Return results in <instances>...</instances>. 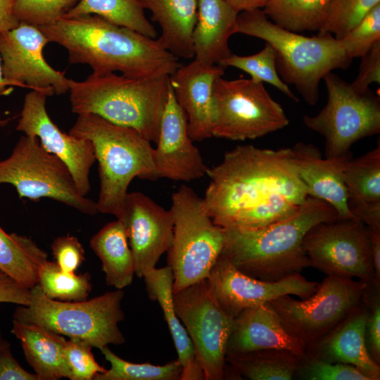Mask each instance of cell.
I'll use <instances>...</instances> for the list:
<instances>
[{
  "instance_id": "cell-4",
  "label": "cell",
  "mask_w": 380,
  "mask_h": 380,
  "mask_svg": "<svg viewBox=\"0 0 380 380\" xmlns=\"http://www.w3.org/2000/svg\"><path fill=\"white\" fill-rule=\"evenodd\" d=\"M169 76L133 77L92 72L83 81L70 79L72 112L99 116L134 129L156 143L170 87Z\"/></svg>"
},
{
  "instance_id": "cell-31",
  "label": "cell",
  "mask_w": 380,
  "mask_h": 380,
  "mask_svg": "<svg viewBox=\"0 0 380 380\" xmlns=\"http://www.w3.org/2000/svg\"><path fill=\"white\" fill-rule=\"evenodd\" d=\"M96 15L114 24L155 39L157 32L144 14L139 0H80L62 18Z\"/></svg>"
},
{
  "instance_id": "cell-7",
  "label": "cell",
  "mask_w": 380,
  "mask_h": 380,
  "mask_svg": "<svg viewBox=\"0 0 380 380\" xmlns=\"http://www.w3.org/2000/svg\"><path fill=\"white\" fill-rule=\"evenodd\" d=\"M123 296L122 289H116L90 300L61 301L46 297L37 284L30 289L29 304L17 308L13 317L20 322L84 340L101 349L125 342L118 327L125 317L121 307Z\"/></svg>"
},
{
  "instance_id": "cell-1",
  "label": "cell",
  "mask_w": 380,
  "mask_h": 380,
  "mask_svg": "<svg viewBox=\"0 0 380 380\" xmlns=\"http://www.w3.org/2000/svg\"><path fill=\"white\" fill-rule=\"evenodd\" d=\"M203 198L213 221L224 229L267 226L296 212L309 196L291 148L239 145L210 168Z\"/></svg>"
},
{
  "instance_id": "cell-13",
  "label": "cell",
  "mask_w": 380,
  "mask_h": 380,
  "mask_svg": "<svg viewBox=\"0 0 380 380\" xmlns=\"http://www.w3.org/2000/svg\"><path fill=\"white\" fill-rule=\"evenodd\" d=\"M173 302L205 380L224 379L227 346L234 318L215 301L205 279L173 293Z\"/></svg>"
},
{
  "instance_id": "cell-16",
  "label": "cell",
  "mask_w": 380,
  "mask_h": 380,
  "mask_svg": "<svg viewBox=\"0 0 380 380\" xmlns=\"http://www.w3.org/2000/svg\"><path fill=\"white\" fill-rule=\"evenodd\" d=\"M50 41L39 27L20 23L0 32V57L4 77L18 84L45 94L61 95L69 91L65 72L53 69L43 50Z\"/></svg>"
},
{
  "instance_id": "cell-43",
  "label": "cell",
  "mask_w": 380,
  "mask_h": 380,
  "mask_svg": "<svg viewBox=\"0 0 380 380\" xmlns=\"http://www.w3.org/2000/svg\"><path fill=\"white\" fill-rule=\"evenodd\" d=\"M372 286L369 287L365 296L369 307L365 338L372 358L380 365V301L379 291L372 295Z\"/></svg>"
},
{
  "instance_id": "cell-23",
  "label": "cell",
  "mask_w": 380,
  "mask_h": 380,
  "mask_svg": "<svg viewBox=\"0 0 380 380\" xmlns=\"http://www.w3.org/2000/svg\"><path fill=\"white\" fill-rule=\"evenodd\" d=\"M299 177L309 196L331 205L341 220L356 219L348 206L343 171L352 157L323 158L315 145L298 142L291 148Z\"/></svg>"
},
{
  "instance_id": "cell-24",
  "label": "cell",
  "mask_w": 380,
  "mask_h": 380,
  "mask_svg": "<svg viewBox=\"0 0 380 380\" xmlns=\"http://www.w3.org/2000/svg\"><path fill=\"white\" fill-rule=\"evenodd\" d=\"M197 2V19L192 35L194 59L220 65L232 53L228 42L235 34L239 13L226 0Z\"/></svg>"
},
{
  "instance_id": "cell-50",
  "label": "cell",
  "mask_w": 380,
  "mask_h": 380,
  "mask_svg": "<svg viewBox=\"0 0 380 380\" xmlns=\"http://www.w3.org/2000/svg\"><path fill=\"white\" fill-rule=\"evenodd\" d=\"M13 87H18L12 81L6 79L3 75L1 61L0 57V96H7L13 91Z\"/></svg>"
},
{
  "instance_id": "cell-5",
  "label": "cell",
  "mask_w": 380,
  "mask_h": 380,
  "mask_svg": "<svg viewBox=\"0 0 380 380\" xmlns=\"http://www.w3.org/2000/svg\"><path fill=\"white\" fill-rule=\"evenodd\" d=\"M234 32L262 39L274 50L277 71L284 82L293 85L303 100L315 106L319 85L335 69H347L353 59L343 44L330 33L308 37L272 22L262 9L239 13Z\"/></svg>"
},
{
  "instance_id": "cell-12",
  "label": "cell",
  "mask_w": 380,
  "mask_h": 380,
  "mask_svg": "<svg viewBox=\"0 0 380 380\" xmlns=\"http://www.w3.org/2000/svg\"><path fill=\"white\" fill-rule=\"evenodd\" d=\"M369 286L360 280L327 275L308 298L296 300L284 295L269 303L285 328L308 346L359 306Z\"/></svg>"
},
{
  "instance_id": "cell-49",
  "label": "cell",
  "mask_w": 380,
  "mask_h": 380,
  "mask_svg": "<svg viewBox=\"0 0 380 380\" xmlns=\"http://www.w3.org/2000/svg\"><path fill=\"white\" fill-rule=\"evenodd\" d=\"M238 13L262 9L270 0H226Z\"/></svg>"
},
{
  "instance_id": "cell-22",
  "label": "cell",
  "mask_w": 380,
  "mask_h": 380,
  "mask_svg": "<svg viewBox=\"0 0 380 380\" xmlns=\"http://www.w3.org/2000/svg\"><path fill=\"white\" fill-rule=\"evenodd\" d=\"M267 349L287 350L300 357L307 349L305 343L285 328L269 303L246 309L234 317L226 355Z\"/></svg>"
},
{
  "instance_id": "cell-18",
  "label": "cell",
  "mask_w": 380,
  "mask_h": 380,
  "mask_svg": "<svg viewBox=\"0 0 380 380\" xmlns=\"http://www.w3.org/2000/svg\"><path fill=\"white\" fill-rule=\"evenodd\" d=\"M125 226L134 263L135 274H144L156 267L160 256L167 252L173 238L174 220L167 210L146 194L128 192L116 217Z\"/></svg>"
},
{
  "instance_id": "cell-30",
  "label": "cell",
  "mask_w": 380,
  "mask_h": 380,
  "mask_svg": "<svg viewBox=\"0 0 380 380\" xmlns=\"http://www.w3.org/2000/svg\"><path fill=\"white\" fill-rule=\"evenodd\" d=\"M302 357L284 350L267 349L226 355L234 373L251 380H291Z\"/></svg>"
},
{
  "instance_id": "cell-20",
  "label": "cell",
  "mask_w": 380,
  "mask_h": 380,
  "mask_svg": "<svg viewBox=\"0 0 380 380\" xmlns=\"http://www.w3.org/2000/svg\"><path fill=\"white\" fill-rule=\"evenodd\" d=\"M224 74V68L193 60L181 65L169 76L175 98L187 119L188 132L193 141L213 137V87Z\"/></svg>"
},
{
  "instance_id": "cell-48",
  "label": "cell",
  "mask_w": 380,
  "mask_h": 380,
  "mask_svg": "<svg viewBox=\"0 0 380 380\" xmlns=\"http://www.w3.org/2000/svg\"><path fill=\"white\" fill-rule=\"evenodd\" d=\"M14 2L15 0H0V32L13 29L20 23L13 13Z\"/></svg>"
},
{
  "instance_id": "cell-21",
  "label": "cell",
  "mask_w": 380,
  "mask_h": 380,
  "mask_svg": "<svg viewBox=\"0 0 380 380\" xmlns=\"http://www.w3.org/2000/svg\"><path fill=\"white\" fill-rule=\"evenodd\" d=\"M368 315L369 307L364 297L363 302L343 320L308 345L305 354L329 362L354 366L371 380H379L380 365L373 360L366 344Z\"/></svg>"
},
{
  "instance_id": "cell-45",
  "label": "cell",
  "mask_w": 380,
  "mask_h": 380,
  "mask_svg": "<svg viewBox=\"0 0 380 380\" xmlns=\"http://www.w3.org/2000/svg\"><path fill=\"white\" fill-rule=\"evenodd\" d=\"M30 300V289L0 271V303L26 306Z\"/></svg>"
},
{
  "instance_id": "cell-8",
  "label": "cell",
  "mask_w": 380,
  "mask_h": 380,
  "mask_svg": "<svg viewBox=\"0 0 380 380\" xmlns=\"http://www.w3.org/2000/svg\"><path fill=\"white\" fill-rule=\"evenodd\" d=\"M173 238L167 262L173 274V293L205 279L220 255L224 229L209 215L203 198L186 185L172 195Z\"/></svg>"
},
{
  "instance_id": "cell-14",
  "label": "cell",
  "mask_w": 380,
  "mask_h": 380,
  "mask_svg": "<svg viewBox=\"0 0 380 380\" xmlns=\"http://www.w3.org/2000/svg\"><path fill=\"white\" fill-rule=\"evenodd\" d=\"M303 246L311 267L327 275L356 278L377 286L367 227L360 220L320 222L306 233Z\"/></svg>"
},
{
  "instance_id": "cell-9",
  "label": "cell",
  "mask_w": 380,
  "mask_h": 380,
  "mask_svg": "<svg viewBox=\"0 0 380 380\" xmlns=\"http://www.w3.org/2000/svg\"><path fill=\"white\" fill-rule=\"evenodd\" d=\"M323 80L327 103L317 115H303V123L324 137L326 158L351 157L353 144L380 133L379 96L370 89L357 90L332 72Z\"/></svg>"
},
{
  "instance_id": "cell-25",
  "label": "cell",
  "mask_w": 380,
  "mask_h": 380,
  "mask_svg": "<svg viewBox=\"0 0 380 380\" xmlns=\"http://www.w3.org/2000/svg\"><path fill=\"white\" fill-rule=\"evenodd\" d=\"M150 300L157 301L172 336L178 358L182 367L180 380H203L204 372L198 362L190 337L177 315L173 302V274L171 267H154L144 276Z\"/></svg>"
},
{
  "instance_id": "cell-26",
  "label": "cell",
  "mask_w": 380,
  "mask_h": 380,
  "mask_svg": "<svg viewBox=\"0 0 380 380\" xmlns=\"http://www.w3.org/2000/svg\"><path fill=\"white\" fill-rule=\"evenodd\" d=\"M158 23L160 46L179 58L194 57L193 32L197 19V0H139Z\"/></svg>"
},
{
  "instance_id": "cell-6",
  "label": "cell",
  "mask_w": 380,
  "mask_h": 380,
  "mask_svg": "<svg viewBox=\"0 0 380 380\" xmlns=\"http://www.w3.org/2000/svg\"><path fill=\"white\" fill-rule=\"evenodd\" d=\"M68 133L90 141L94 147L100 180L98 213L118 217L134 178H159L151 142L134 129L80 114Z\"/></svg>"
},
{
  "instance_id": "cell-40",
  "label": "cell",
  "mask_w": 380,
  "mask_h": 380,
  "mask_svg": "<svg viewBox=\"0 0 380 380\" xmlns=\"http://www.w3.org/2000/svg\"><path fill=\"white\" fill-rule=\"evenodd\" d=\"M349 58L361 57L380 42V4L368 12L362 20L340 39Z\"/></svg>"
},
{
  "instance_id": "cell-39",
  "label": "cell",
  "mask_w": 380,
  "mask_h": 380,
  "mask_svg": "<svg viewBox=\"0 0 380 380\" xmlns=\"http://www.w3.org/2000/svg\"><path fill=\"white\" fill-rule=\"evenodd\" d=\"M295 376L307 380H371L354 366L329 362L306 354L300 360Z\"/></svg>"
},
{
  "instance_id": "cell-34",
  "label": "cell",
  "mask_w": 380,
  "mask_h": 380,
  "mask_svg": "<svg viewBox=\"0 0 380 380\" xmlns=\"http://www.w3.org/2000/svg\"><path fill=\"white\" fill-rule=\"evenodd\" d=\"M110 367L97 374L94 380H180L182 367L176 360L164 365L148 362L133 363L111 351L108 346L100 349Z\"/></svg>"
},
{
  "instance_id": "cell-27",
  "label": "cell",
  "mask_w": 380,
  "mask_h": 380,
  "mask_svg": "<svg viewBox=\"0 0 380 380\" xmlns=\"http://www.w3.org/2000/svg\"><path fill=\"white\" fill-rule=\"evenodd\" d=\"M11 333L20 341L25 357L39 380L70 379L64 355L66 339L63 335L15 319Z\"/></svg>"
},
{
  "instance_id": "cell-33",
  "label": "cell",
  "mask_w": 380,
  "mask_h": 380,
  "mask_svg": "<svg viewBox=\"0 0 380 380\" xmlns=\"http://www.w3.org/2000/svg\"><path fill=\"white\" fill-rule=\"evenodd\" d=\"M348 203H380V144L344 165Z\"/></svg>"
},
{
  "instance_id": "cell-29",
  "label": "cell",
  "mask_w": 380,
  "mask_h": 380,
  "mask_svg": "<svg viewBox=\"0 0 380 380\" xmlns=\"http://www.w3.org/2000/svg\"><path fill=\"white\" fill-rule=\"evenodd\" d=\"M46 260L47 253L31 239L8 234L0 226V271L31 289Z\"/></svg>"
},
{
  "instance_id": "cell-2",
  "label": "cell",
  "mask_w": 380,
  "mask_h": 380,
  "mask_svg": "<svg viewBox=\"0 0 380 380\" xmlns=\"http://www.w3.org/2000/svg\"><path fill=\"white\" fill-rule=\"evenodd\" d=\"M39 28L67 50L70 64H87L93 72L154 77L170 75L182 65L157 39L96 15L61 18Z\"/></svg>"
},
{
  "instance_id": "cell-46",
  "label": "cell",
  "mask_w": 380,
  "mask_h": 380,
  "mask_svg": "<svg viewBox=\"0 0 380 380\" xmlns=\"http://www.w3.org/2000/svg\"><path fill=\"white\" fill-rule=\"evenodd\" d=\"M0 380H39L25 370L12 355L9 346L0 353Z\"/></svg>"
},
{
  "instance_id": "cell-10",
  "label": "cell",
  "mask_w": 380,
  "mask_h": 380,
  "mask_svg": "<svg viewBox=\"0 0 380 380\" xmlns=\"http://www.w3.org/2000/svg\"><path fill=\"white\" fill-rule=\"evenodd\" d=\"M0 184L13 185L20 198H49L86 215L98 213L96 201L80 194L65 164L34 137L22 136L10 156L0 160Z\"/></svg>"
},
{
  "instance_id": "cell-15",
  "label": "cell",
  "mask_w": 380,
  "mask_h": 380,
  "mask_svg": "<svg viewBox=\"0 0 380 380\" xmlns=\"http://www.w3.org/2000/svg\"><path fill=\"white\" fill-rule=\"evenodd\" d=\"M210 293L230 317L243 310L263 305L284 295L308 298L319 284L296 272L275 281L251 277L236 268L220 254L205 279Z\"/></svg>"
},
{
  "instance_id": "cell-52",
  "label": "cell",
  "mask_w": 380,
  "mask_h": 380,
  "mask_svg": "<svg viewBox=\"0 0 380 380\" xmlns=\"http://www.w3.org/2000/svg\"><path fill=\"white\" fill-rule=\"evenodd\" d=\"M10 118L2 119L0 117V127H4L8 123Z\"/></svg>"
},
{
  "instance_id": "cell-11",
  "label": "cell",
  "mask_w": 380,
  "mask_h": 380,
  "mask_svg": "<svg viewBox=\"0 0 380 380\" xmlns=\"http://www.w3.org/2000/svg\"><path fill=\"white\" fill-rule=\"evenodd\" d=\"M213 137L232 141L255 139L289 123L282 106L264 87L249 79L218 77L213 87Z\"/></svg>"
},
{
  "instance_id": "cell-35",
  "label": "cell",
  "mask_w": 380,
  "mask_h": 380,
  "mask_svg": "<svg viewBox=\"0 0 380 380\" xmlns=\"http://www.w3.org/2000/svg\"><path fill=\"white\" fill-rule=\"evenodd\" d=\"M89 272L76 274L61 270L56 262H45L40 271L38 284L44 294L53 300L82 301L91 290Z\"/></svg>"
},
{
  "instance_id": "cell-37",
  "label": "cell",
  "mask_w": 380,
  "mask_h": 380,
  "mask_svg": "<svg viewBox=\"0 0 380 380\" xmlns=\"http://www.w3.org/2000/svg\"><path fill=\"white\" fill-rule=\"evenodd\" d=\"M380 0H331L319 34L330 33L342 39Z\"/></svg>"
},
{
  "instance_id": "cell-41",
  "label": "cell",
  "mask_w": 380,
  "mask_h": 380,
  "mask_svg": "<svg viewBox=\"0 0 380 380\" xmlns=\"http://www.w3.org/2000/svg\"><path fill=\"white\" fill-rule=\"evenodd\" d=\"M93 346L87 341L70 338L64 346V355L71 373L70 380H94L106 369L99 365L91 353Z\"/></svg>"
},
{
  "instance_id": "cell-51",
  "label": "cell",
  "mask_w": 380,
  "mask_h": 380,
  "mask_svg": "<svg viewBox=\"0 0 380 380\" xmlns=\"http://www.w3.org/2000/svg\"><path fill=\"white\" fill-rule=\"evenodd\" d=\"M8 346L9 343L3 338L2 334L0 331V353L6 347Z\"/></svg>"
},
{
  "instance_id": "cell-44",
  "label": "cell",
  "mask_w": 380,
  "mask_h": 380,
  "mask_svg": "<svg viewBox=\"0 0 380 380\" xmlns=\"http://www.w3.org/2000/svg\"><path fill=\"white\" fill-rule=\"evenodd\" d=\"M359 71L352 86L359 91H366L373 83H380V42L360 57Z\"/></svg>"
},
{
  "instance_id": "cell-32",
  "label": "cell",
  "mask_w": 380,
  "mask_h": 380,
  "mask_svg": "<svg viewBox=\"0 0 380 380\" xmlns=\"http://www.w3.org/2000/svg\"><path fill=\"white\" fill-rule=\"evenodd\" d=\"M331 0H270L262 8L268 18L287 30L319 32Z\"/></svg>"
},
{
  "instance_id": "cell-28",
  "label": "cell",
  "mask_w": 380,
  "mask_h": 380,
  "mask_svg": "<svg viewBox=\"0 0 380 380\" xmlns=\"http://www.w3.org/2000/svg\"><path fill=\"white\" fill-rule=\"evenodd\" d=\"M90 247L102 262L107 285L122 289L132 284L136 275L135 263L121 220L103 226L91 237Z\"/></svg>"
},
{
  "instance_id": "cell-3",
  "label": "cell",
  "mask_w": 380,
  "mask_h": 380,
  "mask_svg": "<svg viewBox=\"0 0 380 380\" xmlns=\"http://www.w3.org/2000/svg\"><path fill=\"white\" fill-rule=\"evenodd\" d=\"M341 220L328 203L308 196L291 216L251 229H224L221 255L241 272L275 281L310 267L303 241L315 225Z\"/></svg>"
},
{
  "instance_id": "cell-42",
  "label": "cell",
  "mask_w": 380,
  "mask_h": 380,
  "mask_svg": "<svg viewBox=\"0 0 380 380\" xmlns=\"http://www.w3.org/2000/svg\"><path fill=\"white\" fill-rule=\"evenodd\" d=\"M51 248L55 262L63 272H75L84 260V248L74 236L57 237Z\"/></svg>"
},
{
  "instance_id": "cell-17",
  "label": "cell",
  "mask_w": 380,
  "mask_h": 380,
  "mask_svg": "<svg viewBox=\"0 0 380 380\" xmlns=\"http://www.w3.org/2000/svg\"><path fill=\"white\" fill-rule=\"evenodd\" d=\"M46 97L35 90L25 95L16 129L37 138L48 153L61 159L70 172L80 194L87 196L90 191V169L96 161L92 144L58 128L46 111Z\"/></svg>"
},
{
  "instance_id": "cell-38",
  "label": "cell",
  "mask_w": 380,
  "mask_h": 380,
  "mask_svg": "<svg viewBox=\"0 0 380 380\" xmlns=\"http://www.w3.org/2000/svg\"><path fill=\"white\" fill-rule=\"evenodd\" d=\"M80 0H15L13 13L19 23L40 27L63 17Z\"/></svg>"
},
{
  "instance_id": "cell-47",
  "label": "cell",
  "mask_w": 380,
  "mask_h": 380,
  "mask_svg": "<svg viewBox=\"0 0 380 380\" xmlns=\"http://www.w3.org/2000/svg\"><path fill=\"white\" fill-rule=\"evenodd\" d=\"M367 227L376 285L380 284V229Z\"/></svg>"
},
{
  "instance_id": "cell-19",
  "label": "cell",
  "mask_w": 380,
  "mask_h": 380,
  "mask_svg": "<svg viewBox=\"0 0 380 380\" xmlns=\"http://www.w3.org/2000/svg\"><path fill=\"white\" fill-rule=\"evenodd\" d=\"M156 144L153 160L159 178L188 182L207 175L208 167L189 134L186 115L171 86Z\"/></svg>"
},
{
  "instance_id": "cell-36",
  "label": "cell",
  "mask_w": 380,
  "mask_h": 380,
  "mask_svg": "<svg viewBox=\"0 0 380 380\" xmlns=\"http://www.w3.org/2000/svg\"><path fill=\"white\" fill-rule=\"evenodd\" d=\"M275 58L274 49L265 43L263 49L253 55L242 56L232 53L220 65L224 69L229 66L240 69L247 72L253 80L268 83L293 101L298 102L299 100L289 85L280 78L277 71Z\"/></svg>"
}]
</instances>
